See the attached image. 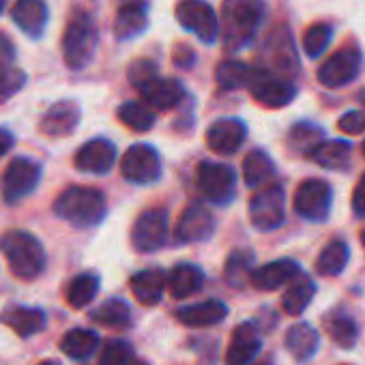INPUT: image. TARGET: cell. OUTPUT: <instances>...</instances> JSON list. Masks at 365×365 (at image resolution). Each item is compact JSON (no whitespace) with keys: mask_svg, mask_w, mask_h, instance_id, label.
Masks as SVG:
<instances>
[{"mask_svg":"<svg viewBox=\"0 0 365 365\" xmlns=\"http://www.w3.org/2000/svg\"><path fill=\"white\" fill-rule=\"evenodd\" d=\"M267 16L264 0H224L222 5V39L228 52L247 48Z\"/></svg>","mask_w":365,"mask_h":365,"instance_id":"6da1fadb","label":"cell"},{"mask_svg":"<svg viewBox=\"0 0 365 365\" xmlns=\"http://www.w3.org/2000/svg\"><path fill=\"white\" fill-rule=\"evenodd\" d=\"M0 252L7 258L14 277L22 282L37 279L46 269V250L39 239L26 230H9L0 237Z\"/></svg>","mask_w":365,"mask_h":365,"instance_id":"7a4b0ae2","label":"cell"},{"mask_svg":"<svg viewBox=\"0 0 365 365\" xmlns=\"http://www.w3.org/2000/svg\"><path fill=\"white\" fill-rule=\"evenodd\" d=\"M54 213L76 228H93L106 217V198L95 187L73 185L56 198Z\"/></svg>","mask_w":365,"mask_h":365,"instance_id":"3957f363","label":"cell"},{"mask_svg":"<svg viewBox=\"0 0 365 365\" xmlns=\"http://www.w3.org/2000/svg\"><path fill=\"white\" fill-rule=\"evenodd\" d=\"M99 46V29L91 14L78 9L63 33V58L65 65L73 71L84 69L97 52Z\"/></svg>","mask_w":365,"mask_h":365,"instance_id":"277c9868","label":"cell"},{"mask_svg":"<svg viewBox=\"0 0 365 365\" xmlns=\"http://www.w3.org/2000/svg\"><path fill=\"white\" fill-rule=\"evenodd\" d=\"M174 16L182 29L194 33L202 43H215L220 35V20L207 0H178Z\"/></svg>","mask_w":365,"mask_h":365,"instance_id":"5b68a950","label":"cell"},{"mask_svg":"<svg viewBox=\"0 0 365 365\" xmlns=\"http://www.w3.org/2000/svg\"><path fill=\"white\" fill-rule=\"evenodd\" d=\"M333 190L327 180L307 178L297 187L294 194V211L309 222H324L331 213Z\"/></svg>","mask_w":365,"mask_h":365,"instance_id":"8992f818","label":"cell"},{"mask_svg":"<svg viewBox=\"0 0 365 365\" xmlns=\"http://www.w3.org/2000/svg\"><path fill=\"white\" fill-rule=\"evenodd\" d=\"M363 69V54L356 46H346L327 58L318 69V82L327 88H341L350 84Z\"/></svg>","mask_w":365,"mask_h":365,"instance_id":"52a82bcc","label":"cell"},{"mask_svg":"<svg viewBox=\"0 0 365 365\" xmlns=\"http://www.w3.org/2000/svg\"><path fill=\"white\" fill-rule=\"evenodd\" d=\"M41 180V165L29 157H16L3 176V196L9 205H16L31 196Z\"/></svg>","mask_w":365,"mask_h":365,"instance_id":"ba28073f","label":"cell"},{"mask_svg":"<svg viewBox=\"0 0 365 365\" xmlns=\"http://www.w3.org/2000/svg\"><path fill=\"white\" fill-rule=\"evenodd\" d=\"M198 185L213 205H228L237 194V174L228 163L202 161L198 168Z\"/></svg>","mask_w":365,"mask_h":365,"instance_id":"9c48e42d","label":"cell"},{"mask_svg":"<svg viewBox=\"0 0 365 365\" xmlns=\"http://www.w3.org/2000/svg\"><path fill=\"white\" fill-rule=\"evenodd\" d=\"M120 174L135 185H148L161 176V157L148 144H133L120 159Z\"/></svg>","mask_w":365,"mask_h":365,"instance_id":"30bf717a","label":"cell"},{"mask_svg":"<svg viewBox=\"0 0 365 365\" xmlns=\"http://www.w3.org/2000/svg\"><path fill=\"white\" fill-rule=\"evenodd\" d=\"M262 58H264V69L267 73H282V76H294L299 71V58H297V50H294V41L288 29L279 26L277 31H273L267 41H264V50H262Z\"/></svg>","mask_w":365,"mask_h":365,"instance_id":"8fae6325","label":"cell"},{"mask_svg":"<svg viewBox=\"0 0 365 365\" xmlns=\"http://www.w3.org/2000/svg\"><path fill=\"white\" fill-rule=\"evenodd\" d=\"M286 217L284 209V190L279 185H269L260 190L250 202L252 226L260 232H269L282 226Z\"/></svg>","mask_w":365,"mask_h":365,"instance_id":"7c38bea8","label":"cell"},{"mask_svg":"<svg viewBox=\"0 0 365 365\" xmlns=\"http://www.w3.org/2000/svg\"><path fill=\"white\" fill-rule=\"evenodd\" d=\"M168 239V213L165 209L144 211L131 228V245L140 254H150L163 247Z\"/></svg>","mask_w":365,"mask_h":365,"instance_id":"4fadbf2b","label":"cell"},{"mask_svg":"<svg viewBox=\"0 0 365 365\" xmlns=\"http://www.w3.org/2000/svg\"><path fill=\"white\" fill-rule=\"evenodd\" d=\"M247 88L260 106L271 108V110L284 108L297 97V88L290 80L279 78V76H271L262 69H256Z\"/></svg>","mask_w":365,"mask_h":365,"instance_id":"5bb4252c","label":"cell"},{"mask_svg":"<svg viewBox=\"0 0 365 365\" xmlns=\"http://www.w3.org/2000/svg\"><path fill=\"white\" fill-rule=\"evenodd\" d=\"M213 230H215V220L211 211L205 209L202 205H190L176 222L174 237L180 243H200L207 241L213 235Z\"/></svg>","mask_w":365,"mask_h":365,"instance_id":"9a60e30c","label":"cell"},{"mask_svg":"<svg viewBox=\"0 0 365 365\" xmlns=\"http://www.w3.org/2000/svg\"><path fill=\"white\" fill-rule=\"evenodd\" d=\"M247 138V127L239 118H220L207 131V146L217 155H235Z\"/></svg>","mask_w":365,"mask_h":365,"instance_id":"2e32d148","label":"cell"},{"mask_svg":"<svg viewBox=\"0 0 365 365\" xmlns=\"http://www.w3.org/2000/svg\"><path fill=\"white\" fill-rule=\"evenodd\" d=\"M114 161H116V146L106 138L86 142L73 157L76 170L88 174H106L112 170Z\"/></svg>","mask_w":365,"mask_h":365,"instance_id":"e0dca14e","label":"cell"},{"mask_svg":"<svg viewBox=\"0 0 365 365\" xmlns=\"http://www.w3.org/2000/svg\"><path fill=\"white\" fill-rule=\"evenodd\" d=\"M262 348V335L254 322H243L232 331L228 350H226V365H250Z\"/></svg>","mask_w":365,"mask_h":365,"instance_id":"ac0fdd59","label":"cell"},{"mask_svg":"<svg viewBox=\"0 0 365 365\" xmlns=\"http://www.w3.org/2000/svg\"><path fill=\"white\" fill-rule=\"evenodd\" d=\"M148 29V5L144 0H127L116 11L114 18V37L118 41H129L140 37Z\"/></svg>","mask_w":365,"mask_h":365,"instance_id":"d6986e66","label":"cell"},{"mask_svg":"<svg viewBox=\"0 0 365 365\" xmlns=\"http://www.w3.org/2000/svg\"><path fill=\"white\" fill-rule=\"evenodd\" d=\"M78 123H80L78 103L76 101H58L43 114L39 129L48 138H65L76 131Z\"/></svg>","mask_w":365,"mask_h":365,"instance_id":"ffe728a7","label":"cell"},{"mask_svg":"<svg viewBox=\"0 0 365 365\" xmlns=\"http://www.w3.org/2000/svg\"><path fill=\"white\" fill-rule=\"evenodd\" d=\"M297 275H301V267L294 260L282 258V260H273L269 264L254 269L250 275V282L258 290H277L290 284Z\"/></svg>","mask_w":365,"mask_h":365,"instance_id":"44dd1931","label":"cell"},{"mask_svg":"<svg viewBox=\"0 0 365 365\" xmlns=\"http://www.w3.org/2000/svg\"><path fill=\"white\" fill-rule=\"evenodd\" d=\"M140 95L144 97V103L155 108V110H172L176 108L182 97H185V88L178 80H172V78H155L150 80L146 86L140 88Z\"/></svg>","mask_w":365,"mask_h":365,"instance_id":"7402d4cb","label":"cell"},{"mask_svg":"<svg viewBox=\"0 0 365 365\" xmlns=\"http://www.w3.org/2000/svg\"><path fill=\"white\" fill-rule=\"evenodd\" d=\"M0 322L5 327H9L16 335L20 337H33L39 331L46 329V314L39 307H26V305H16L3 312L0 316Z\"/></svg>","mask_w":365,"mask_h":365,"instance_id":"603a6c76","label":"cell"},{"mask_svg":"<svg viewBox=\"0 0 365 365\" xmlns=\"http://www.w3.org/2000/svg\"><path fill=\"white\" fill-rule=\"evenodd\" d=\"M11 18L24 35L37 39L43 35V29L48 24V7L43 0H18Z\"/></svg>","mask_w":365,"mask_h":365,"instance_id":"cb8c5ba5","label":"cell"},{"mask_svg":"<svg viewBox=\"0 0 365 365\" xmlns=\"http://www.w3.org/2000/svg\"><path fill=\"white\" fill-rule=\"evenodd\" d=\"M163 288H165V273L161 269L140 271L129 282L131 294L135 297V301L140 305H146V307H153L161 301Z\"/></svg>","mask_w":365,"mask_h":365,"instance_id":"d4e9b609","label":"cell"},{"mask_svg":"<svg viewBox=\"0 0 365 365\" xmlns=\"http://www.w3.org/2000/svg\"><path fill=\"white\" fill-rule=\"evenodd\" d=\"M226 316H228V307L215 299L176 309V320L187 327H213L220 324Z\"/></svg>","mask_w":365,"mask_h":365,"instance_id":"484cf974","label":"cell"},{"mask_svg":"<svg viewBox=\"0 0 365 365\" xmlns=\"http://www.w3.org/2000/svg\"><path fill=\"white\" fill-rule=\"evenodd\" d=\"M284 344H286V350L299 363H305V361H309L318 352L320 335H318V331L309 322H299V324H294V327L288 329Z\"/></svg>","mask_w":365,"mask_h":365,"instance_id":"4316f807","label":"cell"},{"mask_svg":"<svg viewBox=\"0 0 365 365\" xmlns=\"http://www.w3.org/2000/svg\"><path fill=\"white\" fill-rule=\"evenodd\" d=\"M205 284V273L196 264H178L165 277V286L174 299H187L196 294Z\"/></svg>","mask_w":365,"mask_h":365,"instance_id":"83f0119b","label":"cell"},{"mask_svg":"<svg viewBox=\"0 0 365 365\" xmlns=\"http://www.w3.org/2000/svg\"><path fill=\"white\" fill-rule=\"evenodd\" d=\"M314 292H316L314 282H312L307 275H303V273L297 275V277L290 282V286L286 288L284 297H282V307H284V312L290 314V316H299V314L312 303Z\"/></svg>","mask_w":365,"mask_h":365,"instance_id":"f1b7e54d","label":"cell"},{"mask_svg":"<svg viewBox=\"0 0 365 365\" xmlns=\"http://www.w3.org/2000/svg\"><path fill=\"white\" fill-rule=\"evenodd\" d=\"M99 346V335L91 329H71L61 339V350L71 359H88Z\"/></svg>","mask_w":365,"mask_h":365,"instance_id":"f546056e","label":"cell"},{"mask_svg":"<svg viewBox=\"0 0 365 365\" xmlns=\"http://www.w3.org/2000/svg\"><path fill=\"white\" fill-rule=\"evenodd\" d=\"M309 157L327 170H346L350 163V144L344 140H327Z\"/></svg>","mask_w":365,"mask_h":365,"instance_id":"4dcf8cb0","label":"cell"},{"mask_svg":"<svg viewBox=\"0 0 365 365\" xmlns=\"http://www.w3.org/2000/svg\"><path fill=\"white\" fill-rule=\"evenodd\" d=\"M254 73H256V69H252L245 63L224 61V63H220V67L215 71V80H217L220 88H224V91H239V88L250 86Z\"/></svg>","mask_w":365,"mask_h":365,"instance_id":"1f68e13d","label":"cell"},{"mask_svg":"<svg viewBox=\"0 0 365 365\" xmlns=\"http://www.w3.org/2000/svg\"><path fill=\"white\" fill-rule=\"evenodd\" d=\"M91 320L112 329H127L131 324V309L120 299H110L91 312Z\"/></svg>","mask_w":365,"mask_h":365,"instance_id":"d6a6232c","label":"cell"},{"mask_svg":"<svg viewBox=\"0 0 365 365\" xmlns=\"http://www.w3.org/2000/svg\"><path fill=\"white\" fill-rule=\"evenodd\" d=\"M348 258H350V250L344 241H331L318 256L316 260V271L324 277H331V275H337L346 269L348 264Z\"/></svg>","mask_w":365,"mask_h":365,"instance_id":"836d02e7","label":"cell"},{"mask_svg":"<svg viewBox=\"0 0 365 365\" xmlns=\"http://www.w3.org/2000/svg\"><path fill=\"white\" fill-rule=\"evenodd\" d=\"M324 142V131L318 125L312 123H297L290 133H288V144L292 150L301 153V155H312L320 144Z\"/></svg>","mask_w":365,"mask_h":365,"instance_id":"e575fe53","label":"cell"},{"mask_svg":"<svg viewBox=\"0 0 365 365\" xmlns=\"http://www.w3.org/2000/svg\"><path fill=\"white\" fill-rule=\"evenodd\" d=\"M275 174V165L264 150H252L243 161V178L250 187H258Z\"/></svg>","mask_w":365,"mask_h":365,"instance_id":"d590c367","label":"cell"},{"mask_svg":"<svg viewBox=\"0 0 365 365\" xmlns=\"http://www.w3.org/2000/svg\"><path fill=\"white\" fill-rule=\"evenodd\" d=\"M324 329H327L329 337H331L337 346H341V348H346V350L354 346L356 335H359L354 320H352L350 316H346L344 312H333V314H329V316L324 318Z\"/></svg>","mask_w":365,"mask_h":365,"instance_id":"8d00e7d4","label":"cell"},{"mask_svg":"<svg viewBox=\"0 0 365 365\" xmlns=\"http://www.w3.org/2000/svg\"><path fill=\"white\" fill-rule=\"evenodd\" d=\"M118 120L129 127L131 131H138V133H144V131H150L153 125H155V114L153 110L142 103V101H127L118 108Z\"/></svg>","mask_w":365,"mask_h":365,"instance_id":"74e56055","label":"cell"},{"mask_svg":"<svg viewBox=\"0 0 365 365\" xmlns=\"http://www.w3.org/2000/svg\"><path fill=\"white\" fill-rule=\"evenodd\" d=\"M99 292V277L95 273H80L67 288V303L73 309L86 307Z\"/></svg>","mask_w":365,"mask_h":365,"instance_id":"f35d334b","label":"cell"},{"mask_svg":"<svg viewBox=\"0 0 365 365\" xmlns=\"http://www.w3.org/2000/svg\"><path fill=\"white\" fill-rule=\"evenodd\" d=\"M252 260H254V254L250 250H237L230 254V258L226 260V279L228 284L241 288L245 279H250L252 275Z\"/></svg>","mask_w":365,"mask_h":365,"instance_id":"ab89813d","label":"cell"},{"mask_svg":"<svg viewBox=\"0 0 365 365\" xmlns=\"http://www.w3.org/2000/svg\"><path fill=\"white\" fill-rule=\"evenodd\" d=\"M333 39V29L331 24H314L312 29H307V33L303 35V52L309 58H318L331 43Z\"/></svg>","mask_w":365,"mask_h":365,"instance_id":"60d3db41","label":"cell"},{"mask_svg":"<svg viewBox=\"0 0 365 365\" xmlns=\"http://www.w3.org/2000/svg\"><path fill=\"white\" fill-rule=\"evenodd\" d=\"M133 348L123 339H112L103 346L99 354V365H131Z\"/></svg>","mask_w":365,"mask_h":365,"instance_id":"b9f144b4","label":"cell"},{"mask_svg":"<svg viewBox=\"0 0 365 365\" xmlns=\"http://www.w3.org/2000/svg\"><path fill=\"white\" fill-rule=\"evenodd\" d=\"M127 78H129V84L140 91L142 86H146L150 80L157 78V65L150 58H138L129 65Z\"/></svg>","mask_w":365,"mask_h":365,"instance_id":"7bdbcfd3","label":"cell"},{"mask_svg":"<svg viewBox=\"0 0 365 365\" xmlns=\"http://www.w3.org/2000/svg\"><path fill=\"white\" fill-rule=\"evenodd\" d=\"M26 84V73L22 69H5L0 71V103L11 99L16 93H20Z\"/></svg>","mask_w":365,"mask_h":365,"instance_id":"ee69618b","label":"cell"},{"mask_svg":"<svg viewBox=\"0 0 365 365\" xmlns=\"http://www.w3.org/2000/svg\"><path fill=\"white\" fill-rule=\"evenodd\" d=\"M339 131L348 133V135H356L361 131H365V112L361 110H350L346 112L339 120H337Z\"/></svg>","mask_w":365,"mask_h":365,"instance_id":"f6af8a7d","label":"cell"},{"mask_svg":"<svg viewBox=\"0 0 365 365\" xmlns=\"http://www.w3.org/2000/svg\"><path fill=\"white\" fill-rule=\"evenodd\" d=\"M14 63H16V46L9 37L0 35V71L11 69Z\"/></svg>","mask_w":365,"mask_h":365,"instance_id":"bcb514c9","label":"cell"},{"mask_svg":"<svg viewBox=\"0 0 365 365\" xmlns=\"http://www.w3.org/2000/svg\"><path fill=\"white\" fill-rule=\"evenodd\" d=\"M352 211L356 217L365 220V174L361 176L359 185L354 190V196H352Z\"/></svg>","mask_w":365,"mask_h":365,"instance_id":"7dc6e473","label":"cell"},{"mask_svg":"<svg viewBox=\"0 0 365 365\" xmlns=\"http://www.w3.org/2000/svg\"><path fill=\"white\" fill-rule=\"evenodd\" d=\"M194 61H196V56H194V52L190 50V48H185V46H180L176 52H174V63H178L180 67H192L194 65Z\"/></svg>","mask_w":365,"mask_h":365,"instance_id":"c3c4849f","label":"cell"},{"mask_svg":"<svg viewBox=\"0 0 365 365\" xmlns=\"http://www.w3.org/2000/svg\"><path fill=\"white\" fill-rule=\"evenodd\" d=\"M11 146H14V135L7 129L0 127V157L7 155L11 150Z\"/></svg>","mask_w":365,"mask_h":365,"instance_id":"681fc988","label":"cell"},{"mask_svg":"<svg viewBox=\"0 0 365 365\" xmlns=\"http://www.w3.org/2000/svg\"><path fill=\"white\" fill-rule=\"evenodd\" d=\"M39 365H61L58 361H54V359H48V361H41Z\"/></svg>","mask_w":365,"mask_h":365,"instance_id":"f907efd6","label":"cell"},{"mask_svg":"<svg viewBox=\"0 0 365 365\" xmlns=\"http://www.w3.org/2000/svg\"><path fill=\"white\" fill-rule=\"evenodd\" d=\"M359 101H361V103L365 106V88H363V91L359 93Z\"/></svg>","mask_w":365,"mask_h":365,"instance_id":"816d5d0a","label":"cell"},{"mask_svg":"<svg viewBox=\"0 0 365 365\" xmlns=\"http://www.w3.org/2000/svg\"><path fill=\"white\" fill-rule=\"evenodd\" d=\"M3 9H5V0H0V14H3Z\"/></svg>","mask_w":365,"mask_h":365,"instance_id":"f5cc1de1","label":"cell"},{"mask_svg":"<svg viewBox=\"0 0 365 365\" xmlns=\"http://www.w3.org/2000/svg\"><path fill=\"white\" fill-rule=\"evenodd\" d=\"M361 241H363V245H365V230H363V235H361Z\"/></svg>","mask_w":365,"mask_h":365,"instance_id":"db71d44e","label":"cell"},{"mask_svg":"<svg viewBox=\"0 0 365 365\" xmlns=\"http://www.w3.org/2000/svg\"><path fill=\"white\" fill-rule=\"evenodd\" d=\"M363 155H365V142H363Z\"/></svg>","mask_w":365,"mask_h":365,"instance_id":"11a10c76","label":"cell"},{"mask_svg":"<svg viewBox=\"0 0 365 365\" xmlns=\"http://www.w3.org/2000/svg\"><path fill=\"white\" fill-rule=\"evenodd\" d=\"M262 365H269V363H262Z\"/></svg>","mask_w":365,"mask_h":365,"instance_id":"9f6ffc18","label":"cell"}]
</instances>
